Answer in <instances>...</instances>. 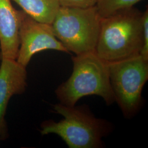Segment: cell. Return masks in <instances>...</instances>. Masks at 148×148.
I'll list each match as a JSON object with an SVG mask.
<instances>
[{"label":"cell","instance_id":"obj_2","mask_svg":"<svg viewBox=\"0 0 148 148\" xmlns=\"http://www.w3.org/2000/svg\"><path fill=\"white\" fill-rule=\"evenodd\" d=\"M71 59L72 74L55 90L59 103L73 106L84 97L95 95L102 98L108 106L113 104L115 99L108 62L101 58L95 51L76 55Z\"/></svg>","mask_w":148,"mask_h":148},{"label":"cell","instance_id":"obj_11","mask_svg":"<svg viewBox=\"0 0 148 148\" xmlns=\"http://www.w3.org/2000/svg\"><path fill=\"white\" fill-rule=\"evenodd\" d=\"M60 7L86 8L96 5V0H58Z\"/></svg>","mask_w":148,"mask_h":148},{"label":"cell","instance_id":"obj_6","mask_svg":"<svg viewBox=\"0 0 148 148\" xmlns=\"http://www.w3.org/2000/svg\"><path fill=\"white\" fill-rule=\"evenodd\" d=\"M46 50L70 53L55 36L51 24L37 21L21 11L19 48L16 60L27 67L35 54Z\"/></svg>","mask_w":148,"mask_h":148},{"label":"cell","instance_id":"obj_1","mask_svg":"<svg viewBox=\"0 0 148 148\" xmlns=\"http://www.w3.org/2000/svg\"><path fill=\"white\" fill-rule=\"evenodd\" d=\"M143 14L133 7L101 18L97 54L108 63L140 54L143 47Z\"/></svg>","mask_w":148,"mask_h":148},{"label":"cell","instance_id":"obj_8","mask_svg":"<svg viewBox=\"0 0 148 148\" xmlns=\"http://www.w3.org/2000/svg\"><path fill=\"white\" fill-rule=\"evenodd\" d=\"M21 11L11 0H0V59L16 60L19 48Z\"/></svg>","mask_w":148,"mask_h":148},{"label":"cell","instance_id":"obj_3","mask_svg":"<svg viewBox=\"0 0 148 148\" xmlns=\"http://www.w3.org/2000/svg\"><path fill=\"white\" fill-rule=\"evenodd\" d=\"M53 109L64 119L58 122L52 120L43 122L42 135L56 134L70 148L103 147L102 138L111 132L109 122L96 118L85 105L71 106L59 103Z\"/></svg>","mask_w":148,"mask_h":148},{"label":"cell","instance_id":"obj_13","mask_svg":"<svg viewBox=\"0 0 148 148\" xmlns=\"http://www.w3.org/2000/svg\"><path fill=\"white\" fill-rule=\"evenodd\" d=\"M96 1H97V2H98V0H96Z\"/></svg>","mask_w":148,"mask_h":148},{"label":"cell","instance_id":"obj_5","mask_svg":"<svg viewBox=\"0 0 148 148\" xmlns=\"http://www.w3.org/2000/svg\"><path fill=\"white\" fill-rule=\"evenodd\" d=\"M111 89L124 116L131 118L142 106V93L148 79V60L140 54L108 63Z\"/></svg>","mask_w":148,"mask_h":148},{"label":"cell","instance_id":"obj_7","mask_svg":"<svg viewBox=\"0 0 148 148\" xmlns=\"http://www.w3.org/2000/svg\"><path fill=\"white\" fill-rule=\"evenodd\" d=\"M0 65V138L5 139L8 130L5 120L6 109L12 97L23 94L27 86L25 66L16 60L2 59Z\"/></svg>","mask_w":148,"mask_h":148},{"label":"cell","instance_id":"obj_10","mask_svg":"<svg viewBox=\"0 0 148 148\" xmlns=\"http://www.w3.org/2000/svg\"><path fill=\"white\" fill-rule=\"evenodd\" d=\"M142 0H98L96 6L101 17H106L118 11L133 7Z\"/></svg>","mask_w":148,"mask_h":148},{"label":"cell","instance_id":"obj_9","mask_svg":"<svg viewBox=\"0 0 148 148\" xmlns=\"http://www.w3.org/2000/svg\"><path fill=\"white\" fill-rule=\"evenodd\" d=\"M36 21L52 24L60 5L58 0H12Z\"/></svg>","mask_w":148,"mask_h":148},{"label":"cell","instance_id":"obj_12","mask_svg":"<svg viewBox=\"0 0 148 148\" xmlns=\"http://www.w3.org/2000/svg\"><path fill=\"white\" fill-rule=\"evenodd\" d=\"M143 47L140 55L148 60V10L143 12Z\"/></svg>","mask_w":148,"mask_h":148},{"label":"cell","instance_id":"obj_4","mask_svg":"<svg viewBox=\"0 0 148 148\" xmlns=\"http://www.w3.org/2000/svg\"><path fill=\"white\" fill-rule=\"evenodd\" d=\"M101 17L96 5L86 8L60 7L52 27L55 36L76 55L95 51Z\"/></svg>","mask_w":148,"mask_h":148}]
</instances>
